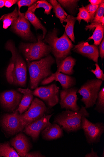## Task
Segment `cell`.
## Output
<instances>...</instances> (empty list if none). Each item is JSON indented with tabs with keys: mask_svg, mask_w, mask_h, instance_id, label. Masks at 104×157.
<instances>
[{
	"mask_svg": "<svg viewBox=\"0 0 104 157\" xmlns=\"http://www.w3.org/2000/svg\"><path fill=\"white\" fill-rule=\"evenodd\" d=\"M95 29L93 33V35L88 38V40H94V45L97 46L100 45L103 38L104 33V25L101 23L96 24L86 29V31L89 29L94 30Z\"/></svg>",
	"mask_w": 104,
	"mask_h": 157,
	"instance_id": "22",
	"label": "cell"
},
{
	"mask_svg": "<svg viewBox=\"0 0 104 157\" xmlns=\"http://www.w3.org/2000/svg\"><path fill=\"white\" fill-rule=\"evenodd\" d=\"M50 108L38 98L34 99L29 109L20 115V119L23 130L28 124L41 118L50 113Z\"/></svg>",
	"mask_w": 104,
	"mask_h": 157,
	"instance_id": "6",
	"label": "cell"
},
{
	"mask_svg": "<svg viewBox=\"0 0 104 157\" xmlns=\"http://www.w3.org/2000/svg\"><path fill=\"white\" fill-rule=\"evenodd\" d=\"M20 115L16 109L12 113L5 114L2 117L1 121L2 125L9 134L13 135L23 130L20 122Z\"/></svg>",
	"mask_w": 104,
	"mask_h": 157,
	"instance_id": "13",
	"label": "cell"
},
{
	"mask_svg": "<svg viewBox=\"0 0 104 157\" xmlns=\"http://www.w3.org/2000/svg\"><path fill=\"white\" fill-rule=\"evenodd\" d=\"M40 8H44L45 10L44 13L48 15L51 13L53 7L50 3L46 1H37L29 7L28 10L34 13L37 9Z\"/></svg>",
	"mask_w": 104,
	"mask_h": 157,
	"instance_id": "28",
	"label": "cell"
},
{
	"mask_svg": "<svg viewBox=\"0 0 104 157\" xmlns=\"http://www.w3.org/2000/svg\"><path fill=\"white\" fill-rule=\"evenodd\" d=\"M25 17L30 22L34 27L36 30L41 29L42 31V37L44 39L47 33V30L41 23L40 21L35 15L34 13L30 10H27L24 13Z\"/></svg>",
	"mask_w": 104,
	"mask_h": 157,
	"instance_id": "21",
	"label": "cell"
},
{
	"mask_svg": "<svg viewBox=\"0 0 104 157\" xmlns=\"http://www.w3.org/2000/svg\"><path fill=\"white\" fill-rule=\"evenodd\" d=\"M100 5L95 6L90 4L85 7L91 16V22L94 19L95 14Z\"/></svg>",
	"mask_w": 104,
	"mask_h": 157,
	"instance_id": "31",
	"label": "cell"
},
{
	"mask_svg": "<svg viewBox=\"0 0 104 157\" xmlns=\"http://www.w3.org/2000/svg\"><path fill=\"white\" fill-rule=\"evenodd\" d=\"M56 29L49 32L43 40L51 47V52L55 57L57 66L70 53L74 47L71 41L65 32L60 38L57 36Z\"/></svg>",
	"mask_w": 104,
	"mask_h": 157,
	"instance_id": "4",
	"label": "cell"
},
{
	"mask_svg": "<svg viewBox=\"0 0 104 157\" xmlns=\"http://www.w3.org/2000/svg\"><path fill=\"white\" fill-rule=\"evenodd\" d=\"M59 88L55 83L38 87L32 91L33 94L41 99L50 109L59 103Z\"/></svg>",
	"mask_w": 104,
	"mask_h": 157,
	"instance_id": "9",
	"label": "cell"
},
{
	"mask_svg": "<svg viewBox=\"0 0 104 157\" xmlns=\"http://www.w3.org/2000/svg\"><path fill=\"white\" fill-rule=\"evenodd\" d=\"M96 105L95 109L98 112L104 113V87H103L99 91L96 100Z\"/></svg>",
	"mask_w": 104,
	"mask_h": 157,
	"instance_id": "29",
	"label": "cell"
},
{
	"mask_svg": "<svg viewBox=\"0 0 104 157\" xmlns=\"http://www.w3.org/2000/svg\"><path fill=\"white\" fill-rule=\"evenodd\" d=\"M83 117H90V114L85 107L81 106L78 111L66 110L58 113L54 119V123L60 125L68 134L82 129L81 119Z\"/></svg>",
	"mask_w": 104,
	"mask_h": 157,
	"instance_id": "3",
	"label": "cell"
},
{
	"mask_svg": "<svg viewBox=\"0 0 104 157\" xmlns=\"http://www.w3.org/2000/svg\"><path fill=\"white\" fill-rule=\"evenodd\" d=\"M46 157L42 155L39 151H36L27 153L25 157Z\"/></svg>",
	"mask_w": 104,
	"mask_h": 157,
	"instance_id": "35",
	"label": "cell"
},
{
	"mask_svg": "<svg viewBox=\"0 0 104 157\" xmlns=\"http://www.w3.org/2000/svg\"><path fill=\"white\" fill-rule=\"evenodd\" d=\"M11 144L21 157H25L32 147L28 138L22 133L13 138L11 140Z\"/></svg>",
	"mask_w": 104,
	"mask_h": 157,
	"instance_id": "16",
	"label": "cell"
},
{
	"mask_svg": "<svg viewBox=\"0 0 104 157\" xmlns=\"http://www.w3.org/2000/svg\"><path fill=\"white\" fill-rule=\"evenodd\" d=\"M78 90L76 87H72L60 91V104L62 109L74 111L80 110V108L77 104L79 99L77 94Z\"/></svg>",
	"mask_w": 104,
	"mask_h": 157,
	"instance_id": "11",
	"label": "cell"
},
{
	"mask_svg": "<svg viewBox=\"0 0 104 157\" xmlns=\"http://www.w3.org/2000/svg\"><path fill=\"white\" fill-rule=\"evenodd\" d=\"M17 0H5V6L7 8H10L13 5L17 3Z\"/></svg>",
	"mask_w": 104,
	"mask_h": 157,
	"instance_id": "37",
	"label": "cell"
},
{
	"mask_svg": "<svg viewBox=\"0 0 104 157\" xmlns=\"http://www.w3.org/2000/svg\"><path fill=\"white\" fill-rule=\"evenodd\" d=\"M63 6L65 7L73 8L75 7L78 1H57Z\"/></svg>",
	"mask_w": 104,
	"mask_h": 157,
	"instance_id": "34",
	"label": "cell"
},
{
	"mask_svg": "<svg viewBox=\"0 0 104 157\" xmlns=\"http://www.w3.org/2000/svg\"><path fill=\"white\" fill-rule=\"evenodd\" d=\"M99 55L102 60L104 58V39L103 38L99 47Z\"/></svg>",
	"mask_w": 104,
	"mask_h": 157,
	"instance_id": "36",
	"label": "cell"
},
{
	"mask_svg": "<svg viewBox=\"0 0 104 157\" xmlns=\"http://www.w3.org/2000/svg\"><path fill=\"white\" fill-rule=\"evenodd\" d=\"M102 82L98 79L88 80L78 91L77 93L82 96L81 101L85 105L86 109L93 107L96 104Z\"/></svg>",
	"mask_w": 104,
	"mask_h": 157,
	"instance_id": "7",
	"label": "cell"
},
{
	"mask_svg": "<svg viewBox=\"0 0 104 157\" xmlns=\"http://www.w3.org/2000/svg\"><path fill=\"white\" fill-rule=\"evenodd\" d=\"M19 16L18 10L16 7L12 12L5 14L0 18V21L3 22V28L7 29L10 25H11Z\"/></svg>",
	"mask_w": 104,
	"mask_h": 157,
	"instance_id": "23",
	"label": "cell"
},
{
	"mask_svg": "<svg viewBox=\"0 0 104 157\" xmlns=\"http://www.w3.org/2000/svg\"><path fill=\"white\" fill-rule=\"evenodd\" d=\"M19 16L11 25V28L15 33L23 39L34 42L36 41L30 30V25L25 17L24 13L18 9Z\"/></svg>",
	"mask_w": 104,
	"mask_h": 157,
	"instance_id": "10",
	"label": "cell"
},
{
	"mask_svg": "<svg viewBox=\"0 0 104 157\" xmlns=\"http://www.w3.org/2000/svg\"><path fill=\"white\" fill-rule=\"evenodd\" d=\"M17 91L23 94L19 107L17 109L20 114H22L26 111L30 106L33 100L34 95L32 93V90L28 88H19Z\"/></svg>",
	"mask_w": 104,
	"mask_h": 157,
	"instance_id": "19",
	"label": "cell"
},
{
	"mask_svg": "<svg viewBox=\"0 0 104 157\" xmlns=\"http://www.w3.org/2000/svg\"><path fill=\"white\" fill-rule=\"evenodd\" d=\"M102 2L101 0H89V2L91 5L96 6L100 5Z\"/></svg>",
	"mask_w": 104,
	"mask_h": 157,
	"instance_id": "39",
	"label": "cell"
},
{
	"mask_svg": "<svg viewBox=\"0 0 104 157\" xmlns=\"http://www.w3.org/2000/svg\"><path fill=\"white\" fill-rule=\"evenodd\" d=\"M42 138L46 140H51L61 138L64 136L63 130L58 124H50L41 132Z\"/></svg>",
	"mask_w": 104,
	"mask_h": 157,
	"instance_id": "18",
	"label": "cell"
},
{
	"mask_svg": "<svg viewBox=\"0 0 104 157\" xmlns=\"http://www.w3.org/2000/svg\"><path fill=\"white\" fill-rule=\"evenodd\" d=\"M54 81H58L60 83L63 90L67 89L72 87L76 83V80L73 77L58 73L57 72L44 80L41 82V84L45 85L48 84Z\"/></svg>",
	"mask_w": 104,
	"mask_h": 157,
	"instance_id": "17",
	"label": "cell"
},
{
	"mask_svg": "<svg viewBox=\"0 0 104 157\" xmlns=\"http://www.w3.org/2000/svg\"><path fill=\"white\" fill-rule=\"evenodd\" d=\"M55 62L53 57L49 55L38 61L27 62L31 90L38 88L40 83L52 75L51 68Z\"/></svg>",
	"mask_w": 104,
	"mask_h": 157,
	"instance_id": "2",
	"label": "cell"
},
{
	"mask_svg": "<svg viewBox=\"0 0 104 157\" xmlns=\"http://www.w3.org/2000/svg\"><path fill=\"white\" fill-rule=\"evenodd\" d=\"M76 19L78 21L80 24L81 20H84L88 24L91 21V18L90 14L83 6L82 7L79 9V13L77 17H76Z\"/></svg>",
	"mask_w": 104,
	"mask_h": 157,
	"instance_id": "30",
	"label": "cell"
},
{
	"mask_svg": "<svg viewBox=\"0 0 104 157\" xmlns=\"http://www.w3.org/2000/svg\"><path fill=\"white\" fill-rule=\"evenodd\" d=\"M85 157H99L98 155V151L95 152L93 148H91V152L85 155Z\"/></svg>",
	"mask_w": 104,
	"mask_h": 157,
	"instance_id": "38",
	"label": "cell"
},
{
	"mask_svg": "<svg viewBox=\"0 0 104 157\" xmlns=\"http://www.w3.org/2000/svg\"><path fill=\"white\" fill-rule=\"evenodd\" d=\"M21 157L9 142L0 144V157Z\"/></svg>",
	"mask_w": 104,
	"mask_h": 157,
	"instance_id": "25",
	"label": "cell"
},
{
	"mask_svg": "<svg viewBox=\"0 0 104 157\" xmlns=\"http://www.w3.org/2000/svg\"><path fill=\"white\" fill-rule=\"evenodd\" d=\"M76 17L71 15H68L63 22H66L67 24L65 26V32L72 41L75 42V37L74 35V28L76 21Z\"/></svg>",
	"mask_w": 104,
	"mask_h": 157,
	"instance_id": "24",
	"label": "cell"
},
{
	"mask_svg": "<svg viewBox=\"0 0 104 157\" xmlns=\"http://www.w3.org/2000/svg\"><path fill=\"white\" fill-rule=\"evenodd\" d=\"M48 2L52 6L56 16L60 20L61 23L63 24L64 21L66 19V16L68 15L56 1L50 0Z\"/></svg>",
	"mask_w": 104,
	"mask_h": 157,
	"instance_id": "26",
	"label": "cell"
},
{
	"mask_svg": "<svg viewBox=\"0 0 104 157\" xmlns=\"http://www.w3.org/2000/svg\"><path fill=\"white\" fill-rule=\"evenodd\" d=\"M5 47L12 55L6 71L7 80L10 84L25 87L27 81L26 63L13 41H7Z\"/></svg>",
	"mask_w": 104,
	"mask_h": 157,
	"instance_id": "1",
	"label": "cell"
},
{
	"mask_svg": "<svg viewBox=\"0 0 104 157\" xmlns=\"http://www.w3.org/2000/svg\"><path fill=\"white\" fill-rule=\"evenodd\" d=\"M53 114L44 115L28 124L24 128V132L30 136L33 141H36L38 139L41 132L51 124L50 120Z\"/></svg>",
	"mask_w": 104,
	"mask_h": 157,
	"instance_id": "12",
	"label": "cell"
},
{
	"mask_svg": "<svg viewBox=\"0 0 104 157\" xmlns=\"http://www.w3.org/2000/svg\"><path fill=\"white\" fill-rule=\"evenodd\" d=\"M5 0H0V8H2L5 6Z\"/></svg>",
	"mask_w": 104,
	"mask_h": 157,
	"instance_id": "40",
	"label": "cell"
},
{
	"mask_svg": "<svg viewBox=\"0 0 104 157\" xmlns=\"http://www.w3.org/2000/svg\"><path fill=\"white\" fill-rule=\"evenodd\" d=\"M42 36L38 37V41L34 43H21L19 46L21 52L27 62L39 60L47 56L51 52V47L42 41Z\"/></svg>",
	"mask_w": 104,
	"mask_h": 157,
	"instance_id": "5",
	"label": "cell"
},
{
	"mask_svg": "<svg viewBox=\"0 0 104 157\" xmlns=\"http://www.w3.org/2000/svg\"><path fill=\"white\" fill-rule=\"evenodd\" d=\"M73 50L98 63L99 53L97 46L90 45L88 42L82 41L75 46Z\"/></svg>",
	"mask_w": 104,
	"mask_h": 157,
	"instance_id": "15",
	"label": "cell"
},
{
	"mask_svg": "<svg viewBox=\"0 0 104 157\" xmlns=\"http://www.w3.org/2000/svg\"><path fill=\"white\" fill-rule=\"evenodd\" d=\"M37 1H35V0H20V1H19L17 2L18 10H20L21 7L23 6L30 7Z\"/></svg>",
	"mask_w": 104,
	"mask_h": 157,
	"instance_id": "33",
	"label": "cell"
},
{
	"mask_svg": "<svg viewBox=\"0 0 104 157\" xmlns=\"http://www.w3.org/2000/svg\"><path fill=\"white\" fill-rule=\"evenodd\" d=\"M76 61L71 56L66 57L57 66L56 72L67 75H72L74 72L73 68L76 64Z\"/></svg>",
	"mask_w": 104,
	"mask_h": 157,
	"instance_id": "20",
	"label": "cell"
},
{
	"mask_svg": "<svg viewBox=\"0 0 104 157\" xmlns=\"http://www.w3.org/2000/svg\"><path fill=\"white\" fill-rule=\"evenodd\" d=\"M104 1H102L95 14V15L93 21H91L90 25L86 26L85 29L91 27L96 24L101 23L104 25Z\"/></svg>",
	"mask_w": 104,
	"mask_h": 157,
	"instance_id": "27",
	"label": "cell"
},
{
	"mask_svg": "<svg viewBox=\"0 0 104 157\" xmlns=\"http://www.w3.org/2000/svg\"><path fill=\"white\" fill-rule=\"evenodd\" d=\"M81 127L89 145L97 144L100 142L101 137L104 132L103 123L99 122L94 123L83 117L81 119Z\"/></svg>",
	"mask_w": 104,
	"mask_h": 157,
	"instance_id": "8",
	"label": "cell"
},
{
	"mask_svg": "<svg viewBox=\"0 0 104 157\" xmlns=\"http://www.w3.org/2000/svg\"><path fill=\"white\" fill-rule=\"evenodd\" d=\"M95 65L96 67V69L91 70V72L95 75L98 79L103 81L104 80V75L102 70L100 69L98 63H96Z\"/></svg>",
	"mask_w": 104,
	"mask_h": 157,
	"instance_id": "32",
	"label": "cell"
},
{
	"mask_svg": "<svg viewBox=\"0 0 104 157\" xmlns=\"http://www.w3.org/2000/svg\"><path fill=\"white\" fill-rule=\"evenodd\" d=\"M23 96V94L18 91H5L0 94V103L5 109L13 111L19 105Z\"/></svg>",
	"mask_w": 104,
	"mask_h": 157,
	"instance_id": "14",
	"label": "cell"
}]
</instances>
